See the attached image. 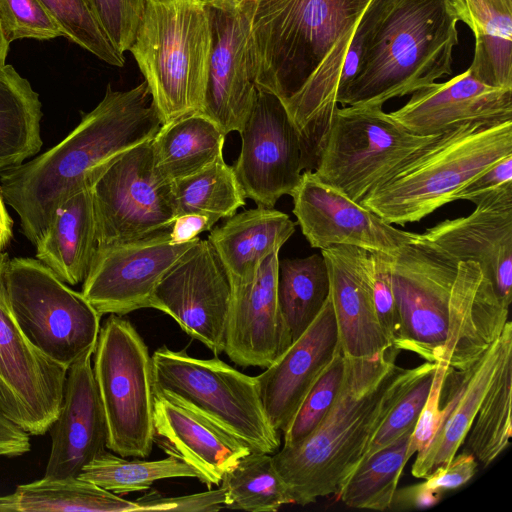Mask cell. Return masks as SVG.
Wrapping results in <instances>:
<instances>
[{
  "label": "cell",
  "instance_id": "cell-1",
  "mask_svg": "<svg viewBox=\"0 0 512 512\" xmlns=\"http://www.w3.org/2000/svg\"><path fill=\"white\" fill-rule=\"evenodd\" d=\"M249 38L257 90L283 102L315 169L358 59L355 31L370 0H253Z\"/></svg>",
  "mask_w": 512,
  "mask_h": 512
},
{
  "label": "cell",
  "instance_id": "cell-2",
  "mask_svg": "<svg viewBox=\"0 0 512 512\" xmlns=\"http://www.w3.org/2000/svg\"><path fill=\"white\" fill-rule=\"evenodd\" d=\"M392 283V346L427 362L466 370L508 322L509 308L477 263H456L412 239L392 256Z\"/></svg>",
  "mask_w": 512,
  "mask_h": 512
},
{
  "label": "cell",
  "instance_id": "cell-3",
  "mask_svg": "<svg viewBox=\"0 0 512 512\" xmlns=\"http://www.w3.org/2000/svg\"><path fill=\"white\" fill-rule=\"evenodd\" d=\"M161 127L145 81L126 91L110 85L100 103L60 143L0 171V192L34 245L55 212L128 150L151 141Z\"/></svg>",
  "mask_w": 512,
  "mask_h": 512
},
{
  "label": "cell",
  "instance_id": "cell-4",
  "mask_svg": "<svg viewBox=\"0 0 512 512\" xmlns=\"http://www.w3.org/2000/svg\"><path fill=\"white\" fill-rule=\"evenodd\" d=\"M398 351L390 347L371 358L344 356L341 386L323 420L300 442L272 455L293 504L305 506L336 495L393 406L437 366L426 361L399 367Z\"/></svg>",
  "mask_w": 512,
  "mask_h": 512
},
{
  "label": "cell",
  "instance_id": "cell-5",
  "mask_svg": "<svg viewBox=\"0 0 512 512\" xmlns=\"http://www.w3.org/2000/svg\"><path fill=\"white\" fill-rule=\"evenodd\" d=\"M458 21L452 0H370L355 31V71L338 104L382 108L450 75Z\"/></svg>",
  "mask_w": 512,
  "mask_h": 512
},
{
  "label": "cell",
  "instance_id": "cell-6",
  "mask_svg": "<svg viewBox=\"0 0 512 512\" xmlns=\"http://www.w3.org/2000/svg\"><path fill=\"white\" fill-rule=\"evenodd\" d=\"M510 154L512 120L462 124L415 152L360 204L392 225L418 222Z\"/></svg>",
  "mask_w": 512,
  "mask_h": 512
},
{
  "label": "cell",
  "instance_id": "cell-7",
  "mask_svg": "<svg viewBox=\"0 0 512 512\" xmlns=\"http://www.w3.org/2000/svg\"><path fill=\"white\" fill-rule=\"evenodd\" d=\"M211 45L205 0H147L129 51L148 85L161 126L199 113Z\"/></svg>",
  "mask_w": 512,
  "mask_h": 512
},
{
  "label": "cell",
  "instance_id": "cell-8",
  "mask_svg": "<svg viewBox=\"0 0 512 512\" xmlns=\"http://www.w3.org/2000/svg\"><path fill=\"white\" fill-rule=\"evenodd\" d=\"M154 393L170 395L206 416L251 451L274 454L280 435L264 411L255 377L217 356L199 359L163 345L151 355Z\"/></svg>",
  "mask_w": 512,
  "mask_h": 512
},
{
  "label": "cell",
  "instance_id": "cell-9",
  "mask_svg": "<svg viewBox=\"0 0 512 512\" xmlns=\"http://www.w3.org/2000/svg\"><path fill=\"white\" fill-rule=\"evenodd\" d=\"M93 374L107 423L106 448L145 458L154 438L152 359L130 321L109 314L93 352Z\"/></svg>",
  "mask_w": 512,
  "mask_h": 512
},
{
  "label": "cell",
  "instance_id": "cell-10",
  "mask_svg": "<svg viewBox=\"0 0 512 512\" xmlns=\"http://www.w3.org/2000/svg\"><path fill=\"white\" fill-rule=\"evenodd\" d=\"M5 284L17 324L46 357L68 370L94 351L102 316L82 292L32 258L9 259Z\"/></svg>",
  "mask_w": 512,
  "mask_h": 512
},
{
  "label": "cell",
  "instance_id": "cell-11",
  "mask_svg": "<svg viewBox=\"0 0 512 512\" xmlns=\"http://www.w3.org/2000/svg\"><path fill=\"white\" fill-rule=\"evenodd\" d=\"M436 135L420 136L382 108H338L314 174L352 201H361Z\"/></svg>",
  "mask_w": 512,
  "mask_h": 512
},
{
  "label": "cell",
  "instance_id": "cell-12",
  "mask_svg": "<svg viewBox=\"0 0 512 512\" xmlns=\"http://www.w3.org/2000/svg\"><path fill=\"white\" fill-rule=\"evenodd\" d=\"M98 246L169 230L176 217L172 186L153 167L151 141L117 158L91 187Z\"/></svg>",
  "mask_w": 512,
  "mask_h": 512
},
{
  "label": "cell",
  "instance_id": "cell-13",
  "mask_svg": "<svg viewBox=\"0 0 512 512\" xmlns=\"http://www.w3.org/2000/svg\"><path fill=\"white\" fill-rule=\"evenodd\" d=\"M8 260L0 252V415L38 436L59 413L67 369L40 352L17 324L5 284Z\"/></svg>",
  "mask_w": 512,
  "mask_h": 512
},
{
  "label": "cell",
  "instance_id": "cell-14",
  "mask_svg": "<svg viewBox=\"0 0 512 512\" xmlns=\"http://www.w3.org/2000/svg\"><path fill=\"white\" fill-rule=\"evenodd\" d=\"M233 289L208 239H198L156 285L150 308L171 316L217 356L224 352Z\"/></svg>",
  "mask_w": 512,
  "mask_h": 512
},
{
  "label": "cell",
  "instance_id": "cell-15",
  "mask_svg": "<svg viewBox=\"0 0 512 512\" xmlns=\"http://www.w3.org/2000/svg\"><path fill=\"white\" fill-rule=\"evenodd\" d=\"M241 151L233 169L246 199L274 208L283 195H292L305 158L300 133L283 102L257 90L252 110L239 132Z\"/></svg>",
  "mask_w": 512,
  "mask_h": 512
},
{
  "label": "cell",
  "instance_id": "cell-16",
  "mask_svg": "<svg viewBox=\"0 0 512 512\" xmlns=\"http://www.w3.org/2000/svg\"><path fill=\"white\" fill-rule=\"evenodd\" d=\"M211 28L209 73L198 114L225 135L240 132L257 88L249 51L253 0H205Z\"/></svg>",
  "mask_w": 512,
  "mask_h": 512
},
{
  "label": "cell",
  "instance_id": "cell-17",
  "mask_svg": "<svg viewBox=\"0 0 512 512\" xmlns=\"http://www.w3.org/2000/svg\"><path fill=\"white\" fill-rule=\"evenodd\" d=\"M198 239L173 244L169 229L132 241L98 246L81 292L101 316H123L150 308L158 282Z\"/></svg>",
  "mask_w": 512,
  "mask_h": 512
},
{
  "label": "cell",
  "instance_id": "cell-18",
  "mask_svg": "<svg viewBox=\"0 0 512 512\" xmlns=\"http://www.w3.org/2000/svg\"><path fill=\"white\" fill-rule=\"evenodd\" d=\"M475 210L446 219L411 239L459 262L477 263L501 302L512 300V182L481 197Z\"/></svg>",
  "mask_w": 512,
  "mask_h": 512
},
{
  "label": "cell",
  "instance_id": "cell-19",
  "mask_svg": "<svg viewBox=\"0 0 512 512\" xmlns=\"http://www.w3.org/2000/svg\"><path fill=\"white\" fill-rule=\"evenodd\" d=\"M293 213L312 248L349 245L391 256L411 239L377 214L304 171L292 193Z\"/></svg>",
  "mask_w": 512,
  "mask_h": 512
},
{
  "label": "cell",
  "instance_id": "cell-20",
  "mask_svg": "<svg viewBox=\"0 0 512 512\" xmlns=\"http://www.w3.org/2000/svg\"><path fill=\"white\" fill-rule=\"evenodd\" d=\"M340 348L330 291L307 329L255 377L270 424L285 432L306 395Z\"/></svg>",
  "mask_w": 512,
  "mask_h": 512
},
{
  "label": "cell",
  "instance_id": "cell-21",
  "mask_svg": "<svg viewBox=\"0 0 512 512\" xmlns=\"http://www.w3.org/2000/svg\"><path fill=\"white\" fill-rule=\"evenodd\" d=\"M89 351L67 370L59 413L49 428L51 450L44 476L78 477L106 450L107 423Z\"/></svg>",
  "mask_w": 512,
  "mask_h": 512
},
{
  "label": "cell",
  "instance_id": "cell-22",
  "mask_svg": "<svg viewBox=\"0 0 512 512\" xmlns=\"http://www.w3.org/2000/svg\"><path fill=\"white\" fill-rule=\"evenodd\" d=\"M389 115L420 136L441 134L471 122L512 120V88L489 85L469 69L452 79L419 89Z\"/></svg>",
  "mask_w": 512,
  "mask_h": 512
},
{
  "label": "cell",
  "instance_id": "cell-23",
  "mask_svg": "<svg viewBox=\"0 0 512 512\" xmlns=\"http://www.w3.org/2000/svg\"><path fill=\"white\" fill-rule=\"evenodd\" d=\"M167 455L193 467L208 489L251 450L224 428L182 401L154 393V438Z\"/></svg>",
  "mask_w": 512,
  "mask_h": 512
},
{
  "label": "cell",
  "instance_id": "cell-24",
  "mask_svg": "<svg viewBox=\"0 0 512 512\" xmlns=\"http://www.w3.org/2000/svg\"><path fill=\"white\" fill-rule=\"evenodd\" d=\"M344 356L371 358L392 347L376 313L368 251L349 245L321 250Z\"/></svg>",
  "mask_w": 512,
  "mask_h": 512
},
{
  "label": "cell",
  "instance_id": "cell-25",
  "mask_svg": "<svg viewBox=\"0 0 512 512\" xmlns=\"http://www.w3.org/2000/svg\"><path fill=\"white\" fill-rule=\"evenodd\" d=\"M278 262L274 251L253 281L233 293L224 352L237 365L267 368L292 344L278 306Z\"/></svg>",
  "mask_w": 512,
  "mask_h": 512
},
{
  "label": "cell",
  "instance_id": "cell-26",
  "mask_svg": "<svg viewBox=\"0 0 512 512\" xmlns=\"http://www.w3.org/2000/svg\"><path fill=\"white\" fill-rule=\"evenodd\" d=\"M511 348L512 324L508 320L501 335L473 366L466 370L446 369L439 426L427 447L416 454L411 469L414 477L425 478L455 456L504 354Z\"/></svg>",
  "mask_w": 512,
  "mask_h": 512
},
{
  "label": "cell",
  "instance_id": "cell-27",
  "mask_svg": "<svg viewBox=\"0 0 512 512\" xmlns=\"http://www.w3.org/2000/svg\"><path fill=\"white\" fill-rule=\"evenodd\" d=\"M296 223L274 208L257 206L211 230L209 242L225 267L233 293L249 285L261 262L295 232Z\"/></svg>",
  "mask_w": 512,
  "mask_h": 512
},
{
  "label": "cell",
  "instance_id": "cell-28",
  "mask_svg": "<svg viewBox=\"0 0 512 512\" xmlns=\"http://www.w3.org/2000/svg\"><path fill=\"white\" fill-rule=\"evenodd\" d=\"M35 246L37 260L60 280L68 285L84 281L98 248L91 188L61 204Z\"/></svg>",
  "mask_w": 512,
  "mask_h": 512
},
{
  "label": "cell",
  "instance_id": "cell-29",
  "mask_svg": "<svg viewBox=\"0 0 512 512\" xmlns=\"http://www.w3.org/2000/svg\"><path fill=\"white\" fill-rule=\"evenodd\" d=\"M475 38L469 70L479 80L512 88V0H452Z\"/></svg>",
  "mask_w": 512,
  "mask_h": 512
},
{
  "label": "cell",
  "instance_id": "cell-30",
  "mask_svg": "<svg viewBox=\"0 0 512 512\" xmlns=\"http://www.w3.org/2000/svg\"><path fill=\"white\" fill-rule=\"evenodd\" d=\"M225 137L200 114L162 125L151 140L156 175L171 184L199 172L223 156Z\"/></svg>",
  "mask_w": 512,
  "mask_h": 512
},
{
  "label": "cell",
  "instance_id": "cell-31",
  "mask_svg": "<svg viewBox=\"0 0 512 512\" xmlns=\"http://www.w3.org/2000/svg\"><path fill=\"white\" fill-rule=\"evenodd\" d=\"M52 511L140 512L142 508L136 501L124 499L80 477H42L0 496V512Z\"/></svg>",
  "mask_w": 512,
  "mask_h": 512
},
{
  "label": "cell",
  "instance_id": "cell-32",
  "mask_svg": "<svg viewBox=\"0 0 512 512\" xmlns=\"http://www.w3.org/2000/svg\"><path fill=\"white\" fill-rule=\"evenodd\" d=\"M41 107L27 79L11 65L0 68V171L40 151Z\"/></svg>",
  "mask_w": 512,
  "mask_h": 512
},
{
  "label": "cell",
  "instance_id": "cell-33",
  "mask_svg": "<svg viewBox=\"0 0 512 512\" xmlns=\"http://www.w3.org/2000/svg\"><path fill=\"white\" fill-rule=\"evenodd\" d=\"M329 291L328 269L321 253L305 258L279 259L278 306L292 342L318 315Z\"/></svg>",
  "mask_w": 512,
  "mask_h": 512
},
{
  "label": "cell",
  "instance_id": "cell-34",
  "mask_svg": "<svg viewBox=\"0 0 512 512\" xmlns=\"http://www.w3.org/2000/svg\"><path fill=\"white\" fill-rule=\"evenodd\" d=\"M412 429L377 450L353 471L335 495L338 501L357 509H390L400 476L407 461Z\"/></svg>",
  "mask_w": 512,
  "mask_h": 512
},
{
  "label": "cell",
  "instance_id": "cell-35",
  "mask_svg": "<svg viewBox=\"0 0 512 512\" xmlns=\"http://www.w3.org/2000/svg\"><path fill=\"white\" fill-rule=\"evenodd\" d=\"M512 348L504 354L465 438L466 451L484 466L509 445L511 427Z\"/></svg>",
  "mask_w": 512,
  "mask_h": 512
},
{
  "label": "cell",
  "instance_id": "cell-36",
  "mask_svg": "<svg viewBox=\"0 0 512 512\" xmlns=\"http://www.w3.org/2000/svg\"><path fill=\"white\" fill-rule=\"evenodd\" d=\"M171 186L176 217L195 213L208 215L218 222L233 216L246 205V197L233 166L226 164L223 156L199 172L171 183Z\"/></svg>",
  "mask_w": 512,
  "mask_h": 512
},
{
  "label": "cell",
  "instance_id": "cell-37",
  "mask_svg": "<svg viewBox=\"0 0 512 512\" xmlns=\"http://www.w3.org/2000/svg\"><path fill=\"white\" fill-rule=\"evenodd\" d=\"M225 508L250 512H276L293 504L271 454L250 451L222 478Z\"/></svg>",
  "mask_w": 512,
  "mask_h": 512
},
{
  "label": "cell",
  "instance_id": "cell-38",
  "mask_svg": "<svg viewBox=\"0 0 512 512\" xmlns=\"http://www.w3.org/2000/svg\"><path fill=\"white\" fill-rule=\"evenodd\" d=\"M80 478L117 495L149 490L156 481L190 477L197 478V471L184 461L169 456L160 460H127L104 450L82 469Z\"/></svg>",
  "mask_w": 512,
  "mask_h": 512
},
{
  "label": "cell",
  "instance_id": "cell-39",
  "mask_svg": "<svg viewBox=\"0 0 512 512\" xmlns=\"http://www.w3.org/2000/svg\"><path fill=\"white\" fill-rule=\"evenodd\" d=\"M62 36L105 63L123 67L124 54L111 44L87 0H39Z\"/></svg>",
  "mask_w": 512,
  "mask_h": 512
},
{
  "label": "cell",
  "instance_id": "cell-40",
  "mask_svg": "<svg viewBox=\"0 0 512 512\" xmlns=\"http://www.w3.org/2000/svg\"><path fill=\"white\" fill-rule=\"evenodd\" d=\"M344 374V355L338 349L332 361L314 383L284 434L291 446L308 436L323 420L339 391Z\"/></svg>",
  "mask_w": 512,
  "mask_h": 512
},
{
  "label": "cell",
  "instance_id": "cell-41",
  "mask_svg": "<svg viewBox=\"0 0 512 512\" xmlns=\"http://www.w3.org/2000/svg\"><path fill=\"white\" fill-rule=\"evenodd\" d=\"M0 28L9 45L20 39L62 36L39 0H0Z\"/></svg>",
  "mask_w": 512,
  "mask_h": 512
},
{
  "label": "cell",
  "instance_id": "cell-42",
  "mask_svg": "<svg viewBox=\"0 0 512 512\" xmlns=\"http://www.w3.org/2000/svg\"><path fill=\"white\" fill-rule=\"evenodd\" d=\"M436 368L417 381L393 406L373 436L363 460L414 428L429 395Z\"/></svg>",
  "mask_w": 512,
  "mask_h": 512
},
{
  "label": "cell",
  "instance_id": "cell-43",
  "mask_svg": "<svg viewBox=\"0 0 512 512\" xmlns=\"http://www.w3.org/2000/svg\"><path fill=\"white\" fill-rule=\"evenodd\" d=\"M105 35L116 50L129 51L147 0H87Z\"/></svg>",
  "mask_w": 512,
  "mask_h": 512
},
{
  "label": "cell",
  "instance_id": "cell-44",
  "mask_svg": "<svg viewBox=\"0 0 512 512\" xmlns=\"http://www.w3.org/2000/svg\"><path fill=\"white\" fill-rule=\"evenodd\" d=\"M369 254L376 313L381 327L392 345L397 331V310L392 283V256L381 252H369Z\"/></svg>",
  "mask_w": 512,
  "mask_h": 512
},
{
  "label": "cell",
  "instance_id": "cell-45",
  "mask_svg": "<svg viewBox=\"0 0 512 512\" xmlns=\"http://www.w3.org/2000/svg\"><path fill=\"white\" fill-rule=\"evenodd\" d=\"M149 490L135 500L142 511L215 512L225 508L226 491L222 487L177 497H165L156 490Z\"/></svg>",
  "mask_w": 512,
  "mask_h": 512
},
{
  "label": "cell",
  "instance_id": "cell-46",
  "mask_svg": "<svg viewBox=\"0 0 512 512\" xmlns=\"http://www.w3.org/2000/svg\"><path fill=\"white\" fill-rule=\"evenodd\" d=\"M447 368L437 363L429 395L410 436L408 459L424 450L437 431L441 417V391Z\"/></svg>",
  "mask_w": 512,
  "mask_h": 512
},
{
  "label": "cell",
  "instance_id": "cell-47",
  "mask_svg": "<svg viewBox=\"0 0 512 512\" xmlns=\"http://www.w3.org/2000/svg\"><path fill=\"white\" fill-rule=\"evenodd\" d=\"M478 468L476 458L468 451L455 456L445 465L436 468L424 482L428 488L443 493L465 485L475 475Z\"/></svg>",
  "mask_w": 512,
  "mask_h": 512
},
{
  "label": "cell",
  "instance_id": "cell-48",
  "mask_svg": "<svg viewBox=\"0 0 512 512\" xmlns=\"http://www.w3.org/2000/svg\"><path fill=\"white\" fill-rule=\"evenodd\" d=\"M509 182H512V154L499 160L467 184L457 194L456 199L475 203L481 197Z\"/></svg>",
  "mask_w": 512,
  "mask_h": 512
},
{
  "label": "cell",
  "instance_id": "cell-49",
  "mask_svg": "<svg viewBox=\"0 0 512 512\" xmlns=\"http://www.w3.org/2000/svg\"><path fill=\"white\" fill-rule=\"evenodd\" d=\"M441 499V493L428 488L424 482L396 489L390 509H426L436 505Z\"/></svg>",
  "mask_w": 512,
  "mask_h": 512
},
{
  "label": "cell",
  "instance_id": "cell-50",
  "mask_svg": "<svg viewBox=\"0 0 512 512\" xmlns=\"http://www.w3.org/2000/svg\"><path fill=\"white\" fill-rule=\"evenodd\" d=\"M215 219L203 214H183L175 217L170 228V241L173 244H183L193 241L204 231L211 230Z\"/></svg>",
  "mask_w": 512,
  "mask_h": 512
},
{
  "label": "cell",
  "instance_id": "cell-51",
  "mask_svg": "<svg viewBox=\"0 0 512 512\" xmlns=\"http://www.w3.org/2000/svg\"><path fill=\"white\" fill-rule=\"evenodd\" d=\"M12 238V219L6 209L5 201L0 192V252Z\"/></svg>",
  "mask_w": 512,
  "mask_h": 512
},
{
  "label": "cell",
  "instance_id": "cell-52",
  "mask_svg": "<svg viewBox=\"0 0 512 512\" xmlns=\"http://www.w3.org/2000/svg\"><path fill=\"white\" fill-rule=\"evenodd\" d=\"M9 51V44L5 40L0 28V68L6 65V57Z\"/></svg>",
  "mask_w": 512,
  "mask_h": 512
},
{
  "label": "cell",
  "instance_id": "cell-53",
  "mask_svg": "<svg viewBox=\"0 0 512 512\" xmlns=\"http://www.w3.org/2000/svg\"><path fill=\"white\" fill-rule=\"evenodd\" d=\"M19 452L13 448L0 446V456H19Z\"/></svg>",
  "mask_w": 512,
  "mask_h": 512
}]
</instances>
